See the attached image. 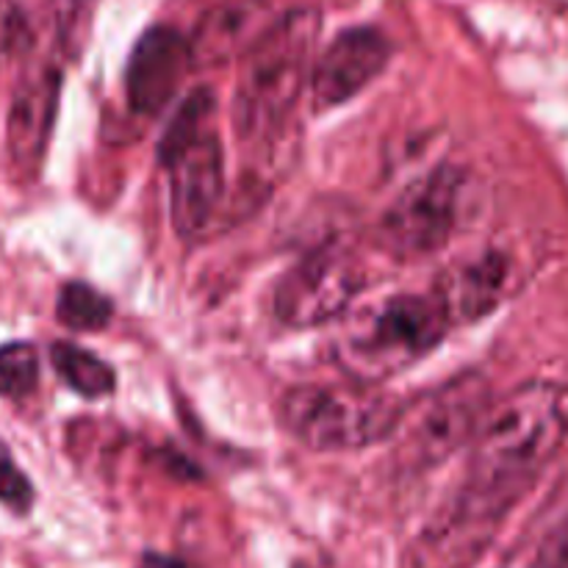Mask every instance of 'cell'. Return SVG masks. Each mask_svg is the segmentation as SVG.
Instances as JSON below:
<instances>
[{"mask_svg":"<svg viewBox=\"0 0 568 568\" xmlns=\"http://www.w3.org/2000/svg\"><path fill=\"white\" fill-rule=\"evenodd\" d=\"M568 442V386L530 381L491 405L471 442L464 483L516 508Z\"/></svg>","mask_w":568,"mask_h":568,"instance_id":"obj_1","label":"cell"},{"mask_svg":"<svg viewBox=\"0 0 568 568\" xmlns=\"http://www.w3.org/2000/svg\"><path fill=\"white\" fill-rule=\"evenodd\" d=\"M316 37V11H288L242 55L231 103L233 131L239 139L258 142L286 122L311 81Z\"/></svg>","mask_w":568,"mask_h":568,"instance_id":"obj_2","label":"cell"},{"mask_svg":"<svg viewBox=\"0 0 568 568\" xmlns=\"http://www.w3.org/2000/svg\"><path fill=\"white\" fill-rule=\"evenodd\" d=\"M449 325L453 320L436 292L394 294L344 322L333 342V361L353 381L381 383L430 355Z\"/></svg>","mask_w":568,"mask_h":568,"instance_id":"obj_3","label":"cell"},{"mask_svg":"<svg viewBox=\"0 0 568 568\" xmlns=\"http://www.w3.org/2000/svg\"><path fill=\"white\" fill-rule=\"evenodd\" d=\"M405 403L375 383H303L277 405L288 436L316 453H347L394 438Z\"/></svg>","mask_w":568,"mask_h":568,"instance_id":"obj_4","label":"cell"},{"mask_svg":"<svg viewBox=\"0 0 568 568\" xmlns=\"http://www.w3.org/2000/svg\"><path fill=\"white\" fill-rule=\"evenodd\" d=\"M491 405V386L486 377L477 372L453 377L436 392L425 394L419 403L405 405L403 422L394 433L399 458L416 469L444 464L449 455L475 442Z\"/></svg>","mask_w":568,"mask_h":568,"instance_id":"obj_5","label":"cell"},{"mask_svg":"<svg viewBox=\"0 0 568 568\" xmlns=\"http://www.w3.org/2000/svg\"><path fill=\"white\" fill-rule=\"evenodd\" d=\"M464 197V175L436 166L397 194L377 222V247L397 261H419L453 236Z\"/></svg>","mask_w":568,"mask_h":568,"instance_id":"obj_6","label":"cell"},{"mask_svg":"<svg viewBox=\"0 0 568 568\" xmlns=\"http://www.w3.org/2000/svg\"><path fill=\"white\" fill-rule=\"evenodd\" d=\"M366 286L364 264L327 244L292 266L275 286L272 311L286 327H320L342 320Z\"/></svg>","mask_w":568,"mask_h":568,"instance_id":"obj_7","label":"cell"},{"mask_svg":"<svg viewBox=\"0 0 568 568\" xmlns=\"http://www.w3.org/2000/svg\"><path fill=\"white\" fill-rule=\"evenodd\" d=\"M510 508L460 483L405 552V568H471L488 552Z\"/></svg>","mask_w":568,"mask_h":568,"instance_id":"obj_8","label":"cell"},{"mask_svg":"<svg viewBox=\"0 0 568 568\" xmlns=\"http://www.w3.org/2000/svg\"><path fill=\"white\" fill-rule=\"evenodd\" d=\"M170 214L178 236L194 242L214 225L225 194V155L214 131L200 133L170 161Z\"/></svg>","mask_w":568,"mask_h":568,"instance_id":"obj_9","label":"cell"},{"mask_svg":"<svg viewBox=\"0 0 568 568\" xmlns=\"http://www.w3.org/2000/svg\"><path fill=\"white\" fill-rule=\"evenodd\" d=\"M392 59V44L375 28H349L331 42L311 70V105L338 109L364 92Z\"/></svg>","mask_w":568,"mask_h":568,"instance_id":"obj_10","label":"cell"},{"mask_svg":"<svg viewBox=\"0 0 568 568\" xmlns=\"http://www.w3.org/2000/svg\"><path fill=\"white\" fill-rule=\"evenodd\" d=\"M192 64V39L181 37L170 26H155L144 31L128 59L125 89L133 111L139 114L164 111L175 100Z\"/></svg>","mask_w":568,"mask_h":568,"instance_id":"obj_11","label":"cell"},{"mask_svg":"<svg viewBox=\"0 0 568 568\" xmlns=\"http://www.w3.org/2000/svg\"><path fill=\"white\" fill-rule=\"evenodd\" d=\"M61 72L55 67H39L22 75L6 120V144L9 155L26 175L39 170L53 133L55 111H59Z\"/></svg>","mask_w":568,"mask_h":568,"instance_id":"obj_12","label":"cell"},{"mask_svg":"<svg viewBox=\"0 0 568 568\" xmlns=\"http://www.w3.org/2000/svg\"><path fill=\"white\" fill-rule=\"evenodd\" d=\"M281 17L275 0H222L194 31V64L216 67L244 55Z\"/></svg>","mask_w":568,"mask_h":568,"instance_id":"obj_13","label":"cell"},{"mask_svg":"<svg viewBox=\"0 0 568 568\" xmlns=\"http://www.w3.org/2000/svg\"><path fill=\"white\" fill-rule=\"evenodd\" d=\"M510 264L505 255L486 253L458 258L442 275L433 292L442 297L453 322H477L499 308L508 294Z\"/></svg>","mask_w":568,"mask_h":568,"instance_id":"obj_14","label":"cell"},{"mask_svg":"<svg viewBox=\"0 0 568 568\" xmlns=\"http://www.w3.org/2000/svg\"><path fill=\"white\" fill-rule=\"evenodd\" d=\"M50 361H53V369L59 372L61 381L72 392L81 394V397L100 399L114 392V369L94 353H89V349L67 342H55L53 349H50Z\"/></svg>","mask_w":568,"mask_h":568,"instance_id":"obj_15","label":"cell"},{"mask_svg":"<svg viewBox=\"0 0 568 568\" xmlns=\"http://www.w3.org/2000/svg\"><path fill=\"white\" fill-rule=\"evenodd\" d=\"M214 105L216 100L211 89H194V92H189L186 98L181 100L175 116L170 120V125H166L164 136H161L159 142V155L164 164L178 153V150H183L189 142H194L200 133L211 131L209 122L211 114H214Z\"/></svg>","mask_w":568,"mask_h":568,"instance_id":"obj_16","label":"cell"},{"mask_svg":"<svg viewBox=\"0 0 568 568\" xmlns=\"http://www.w3.org/2000/svg\"><path fill=\"white\" fill-rule=\"evenodd\" d=\"M59 322H64L72 331H103L111 322V300H105L98 288L87 283H67L59 292L55 303Z\"/></svg>","mask_w":568,"mask_h":568,"instance_id":"obj_17","label":"cell"},{"mask_svg":"<svg viewBox=\"0 0 568 568\" xmlns=\"http://www.w3.org/2000/svg\"><path fill=\"white\" fill-rule=\"evenodd\" d=\"M39 355L31 344L11 342L0 347V397L20 399L37 388Z\"/></svg>","mask_w":568,"mask_h":568,"instance_id":"obj_18","label":"cell"},{"mask_svg":"<svg viewBox=\"0 0 568 568\" xmlns=\"http://www.w3.org/2000/svg\"><path fill=\"white\" fill-rule=\"evenodd\" d=\"M55 17V31H59L61 44L70 55L81 53L89 33V20H92L94 0H50Z\"/></svg>","mask_w":568,"mask_h":568,"instance_id":"obj_19","label":"cell"},{"mask_svg":"<svg viewBox=\"0 0 568 568\" xmlns=\"http://www.w3.org/2000/svg\"><path fill=\"white\" fill-rule=\"evenodd\" d=\"M0 503L14 510V514H28L33 505L31 483L17 469L3 442H0Z\"/></svg>","mask_w":568,"mask_h":568,"instance_id":"obj_20","label":"cell"},{"mask_svg":"<svg viewBox=\"0 0 568 568\" xmlns=\"http://www.w3.org/2000/svg\"><path fill=\"white\" fill-rule=\"evenodd\" d=\"M516 568H568V521L555 527Z\"/></svg>","mask_w":568,"mask_h":568,"instance_id":"obj_21","label":"cell"},{"mask_svg":"<svg viewBox=\"0 0 568 568\" xmlns=\"http://www.w3.org/2000/svg\"><path fill=\"white\" fill-rule=\"evenodd\" d=\"M139 568H186V566L175 558H164V555H148Z\"/></svg>","mask_w":568,"mask_h":568,"instance_id":"obj_22","label":"cell"}]
</instances>
